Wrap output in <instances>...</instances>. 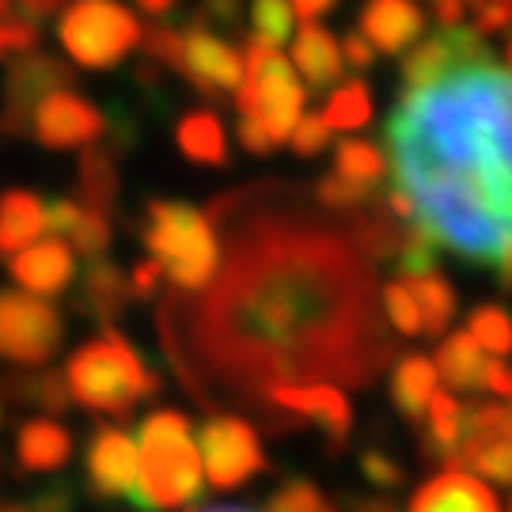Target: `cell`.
<instances>
[{"instance_id":"6da1fadb","label":"cell","mask_w":512,"mask_h":512,"mask_svg":"<svg viewBox=\"0 0 512 512\" xmlns=\"http://www.w3.org/2000/svg\"><path fill=\"white\" fill-rule=\"evenodd\" d=\"M224 266L198 304L171 296L164 342L186 387L209 403L228 391L262 410L274 384L338 380L365 387L391 361L368 258L327 224L243 190L213 202Z\"/></svg>"},{"instance_id":"7a4b0ae2","label":"cell","mask_w":512,"mask_h":512,"mask_svg":"<svg viewBox=\"0 0 512 512\" xmlns=\"http://www.w3.org/2000/svg\"><path fill=\"white\" fill-rule=\"evenodd\" d=\"M384 137L414 220L440 247L509 277V69L471 65L403 95Z\"/></svg>"},{"instance_id":"3957f363","label":"cell","mask_w":512,"mask_h":512,"mask_svg":"<svg viewBox=\"0 0 512 512\" xmlns=\"http://www.w3.org/2000/svg\"><path fill=\"white\" fill-rule=\"evenodd\" d=\"M141 440V475L137 490L129 494V505L137 512H160V509H183L202 501L205 475L198 448L190 440V421L179 410H160L137 425Z\"/></svg>"},{"instance_id":"277c9868","label":"cell","mask_w":512,"mask_h":512,"mask_svg":"<svg viewBox=\"0 0 512 512\" xmlns=\"http://www.w3.org/2000/svg\"><path fill=\"white\" fill-rule=\"evenodd\" d=\"M65 387H69V399L88 410L129 418L137 399H152L160 391V376L145 368L141 353L118 330L107 327L103 338L73 353V361L65 368Z\"/></svg>"},{"instance_id":"5b68a950","label":"cell","mask_w":512,"mask_h":512,"mask_svg":"<svg viewBox=\"0 0 512 512\" xmlns=\"http://www.w3.org/2000/svg\"><path fill=\"white\" fill-rule=\"evenodd\" d=\"M145 243L175 289L198 293L217 270V228L183 202H148Z\"/></svg>"},{"instance_id":"8992f818","label":"cell","mask_w":512,"mask_h":512,"mask_svg":"<svg viewBox=\"0 0 512 512\" xmlns=\"http://www.w3.org/2000/svg\"><path fill=\"white\" fill-rule=\"evenodd\" d=\"M236 107L239 118H251L262 126L270 145L289 141V133L304 114V92L293 76V65L258 38H251L243 50V80H239Z\"/></svg>"},{"instance_id":"52a82bcc","label":"cell","mask_w":512,"mask_h":512,"mask_svg":"<svg viewBox=\"0 0 512 512\" xmlns=\"http://www.w3.org/2000/svg\"><path fill=\"white\" fill-rule=\"evenodd\" d=\"M61 46L84 69H114L141 42V23L118 0H73L61 16Z\"/></svg>"},{"instance_id":"ba28073f","label":"cell","mask_w":512,"mask_h":512,"mask_svg":"<svg viewBox=\"0 0 512 512\" xmlns=\"http://www.w3.org/2000/svg\"><path fill=\"white\" fill-rule=\"evenodd\" d=\"M61 315L31 293H0V353L16 365H46L61 346Z\"/></svg>"},{"instance_id":"9c48e42d","label":"cell","mask_w":512,"mask_h":512,"mask_svg":"<svg viewBox=\"0 0 512 512\" xmlns=\"http://www.w3.org/2000/svg\"><path fill=\"white\" fill-rule=\"evenodd\" d=\"M198 459H202V475L217 490H236L266 463L255 429L243 418L205 421L202 437H198Z\"/></svg>"},{"instance_id":"30bf717a","label":"cell","mask_w":512,"mask_h":512,"mask_svg":"<svg viewBox=\"0 0 512 512\" xmlns=\"http://www.w3.org/2000/svg\"><path fill=\"white\" fill-rule=\"evenodd\" d=\"M73 88V69L65 61L50 54H31L19 57L8 69L4 80V110H0V133L8 137H23L31 129V110L46 99L50 92Z\"/></svg>"},{"instance_id":"8fae6325","label":"cell","mask_w":512,"mask_h":512,"mask_svg":"<svg viewBox=\"0 0 512 512\" xmlns=\"http://www.w3.org/2000/svg\"><path fill=\"white\" fill-rule=\"evenodd\" d=\"M494 54L490 46L482 42L478 31L471 27H448L437 38L421 42L414 54L403 61V95L425 92L429 84H437L444 76L459 73V69H471V65H490Z\"/></svg>"},{"instance_id":"7c38bea8","label":"cell","mask_w":512,"mask_h":512,"mask_svg":"<svg viewBox=\"0 0 512 512\" xmlns=\"http://www.w3.org/2000/svg\"><path fill=\"white\" fill-rule=\"evenodd\" d=\"M103 129H107L103 110L69 88L50 92L31 110V137L42 148H57V152L92 145Z\"/></svg>"},{"instance_id":"4fadbf2b","label":"cell","mask_w":512,"mask_h":512,"mask_svg":"<svg viewBox=\"0 0 512 512\" xmlns=\"http://www.w3.org/2000/svg\"><path fill=\"white\" fill-rule=\"evenodd\" d=\"M262 410L270 414L277 429L274 414H300V418L319 421L327 429V440L334 452H342V444L349 437V403L338 387L330 384H274L262 395Z\"/></svg>"},{"instance_id":"5bb4252c","label":"cell","mask_w":512,"mask_h":512,"mask_svg":"<svg viewBox=\"0 0 512 512\" xmlns=\"http://www.w3.org/2000/svg\"><path fill=\"white\" fill-rule=\"evenodd\" d=\"M179 73L198 88L202 95L224 99V95L239 88L243 80V57L236 46H228L224 38H217L213 31H205V23H190L183 35V61Z\"/></svg>"},{"instance_id":"9a60e30c","label":"cell","mask_w":512,"mask_h":512,"mask_svg":"<svg viewBox=\"0 0 512 512\" xmlns=\"http://www.w3.org/2000/svg\"><path fill=\"white\" fill-rule=\"evenodd\" d=\"M137 475H141V463H137V444L126 429H114L103 425L92 437L88 448V478H92V490L99 497H126L137 490Z\"/></svg>"},{"instance_id":"2e32d148","label":"cell","mask_w":512,"mask_h":512,"mask_svg":"<svg viewBox=\"0 0 512 512\" xmlns=\"http://www.w3.org/2000/svg\"><path fill=\"white\" fill-rule=\"evenodd\" d=\"M8 270H12V277L31 296H57L61 289H69V281L76 274V262H73V251L54 236V239H38L31 247L16 251Z\"/></svg>"},{"instance_id":"e0dca14e","label":"cell","mask_w":512,"mask_h":512,"mask_svg":"<svg viewBox=\"0 0 512 512\" xmlns=\"http://www.w3.org/2000/svg\"><path fill=\"white\" fill-rule=\"evenodd\" d=\"M425 31V12L414 0H368L361 12V38L384 54H403Z\"/></svg>"},{"instance_id":"ac0fdd59","label":"cell","mask_w":512,"mask_h":512,"mask_svg":"<svg viewBox=\"0 0 512 512\" xmlns=\"http://www.w3.org/2000/svg\"><path fill=\"white\" fill-rule=\"evenodd\" d=\"M410 512H501V505L490 486H482L467 471L448 467L414 494Z\"/></svg>"},{"instance_id":"d6986e66","label":"cell","mask_w":512,"mask_h":512,"mask_svg":"<svg viewBox=\"0 0 512 512\" xmlns=\"http://www.w3.org/2000/svg\"><path fill=\"white\" fill-rule=\"evenodd\" d=\"M73 456V433L61 421H23L16 433V459L23 471H57Z\"/></svg>"},{"instance_id":"ffe728a7","label":"cell","mask_w":512,"mask_h":512,"mask_svg":"<svg viewBox=\"0 0 512 512\" xmlns=\"http://www.w3.org/2000/svg\"><path fill=\"white\" fill-rule=\"evenodd\" d=\"M293 61L300 76L308 80V88L323 92L330 88L338 76H342V50H338V38L330 35L323 23L308 19L300 27V35L293 38Z\"/></svg>"},{"instance_id":"44dd1931","label":"cell","mask_w":512,"mask_h":512,"mask_svg":"<svg viewBox=\"0 0 512 512\" xmlns=\"http://www.w3.org/2000/svg\"><path fill=\"white\" fill-rule=\"evenodd\" d=\"M42 224V198L31 190H8L0 198V258L31 247Z\"/></svg>"},{"instance_id":"7402d4cb","label":"cell","mask_w":512,"mask_h":512,"mask_svg":"<svg viewBox=\"0 0 512 512\" xmlns=\"http://www.w3.org/2000/svg\"><path fill=\"white\" fill-rule=\"evenodd\" d=\"M486 353L467 330H456L452 338H444L437 349V372L456 387V391H478L486 384Z\"/></svg>"},{"instance_id":"603a6c76","label":"cell","mask_w":512,"mask_h":512,"mask_svg":"<svg viewBox=\"0 0 512 512\" xmlns=\"http://www.w3.org/2000/svg\"><path fill=\"white\" fill-rule=\"evenodd\" d=\"M126 300H129V281L122 277V270L103 262V258H95L92 266L84 270L76 308L88 311V315H99V319H114L118 311L126 308Z\"/></svg>"},{"instance_id":"cb8c5ba5","label":"cell","mask_w":512,"mask_h":512,"mask_svg":"<svg viewBox=\"0 0 512 512\" xmlns=\"http://www.w3.org/2000/svg\"><path fill=\"white\" fill-rule=\"evenodd\" d=\"M433 395H437V368L429 365L425 357H418V353L403 357L395 376H391V399L399 406V414L406 421H421Z\"/></svg>"},{"instance_id":"d4e9b609","label":"cell","mask_w":512,"mask_h":512,"mask_svg":"<svg viewBox=\"0 0 512 512\" xmlns=\"http://www.w3.org/2000/svg\"><path fill=\"white\" fill-rule=\"evenodd\" d=\"M175 137L194 164H228V141H224V129H220V118L213 110H190L175 129Z\"/></svg>"},{"instance_id":"484cf974","label":"cell","mask_w":512,"mask_h":512,"mask_svg":"<svg viewBox=\"0 0 512 512\" xmlns=\"http://www.w3.org/2000/svg\"><path fill=\"white\" fill-rule=\"evenodd\" d=\"M80 198L84 209L110 213V205L118 202V167L110 148L88 145L80 152Z\"/></svg>"},{"instance_id":"4316f807","label":"cell","mask_w":512,"mask_h":512,"mask_svg":"<svg viewBox=\"0 0 512 512\" xmlns=\"http://www.w3.org/2000/svg\"><path fill=\"white\" fill-rule=\"evenodd\" d=\"M403 285H406V293L414 296L421 334L437 338L440 330H448L452 315H456V293H452V285H448L444 277H437V274L410 277V281H403Z\"/></svg>"},{"instance_id":"83f0119b","label":"cell","mask_w":512,"mask_h":512,"mask_svg":"<svg viewBox=\"0 0 512 512\" xmlns=\"http://www.w3.org/2000/svg\"><path fill=\"white\" fill-rule=\"evenodd\" d=\"M429 433H425V456L429 459H452L459 448V440H463V418H467V410L459 399L452 395H433L429 399Z\"/></svg>"},{"instance_id":"f1b7e54d","label":"cell","mask_w":512,"mask_h":512,"mask_svg":"<svg viewBox=\"0 0 512 512\" xmlns=\"http://www.w3.org/2000/svg\"><path fill=\"white\" fill-rule=\"evenodd\" d=\"M346 239L365 258H391L403 243V228L391 220V213L380 209H361V217L346 224Z\"/></svg>"},{"instance_id":"f546056e","label":"cell","mask_w":512,"mask_h":512,"mask_svg":"<svg viewBox=\"0 0 512 512\" xmlns=\"http://www.w3.org/2000/svg\"><path fill=\"white\" fill-rule=\"evenodd\" d=\"M512 433V414L505 410L501 403H490V406H478L471 410L467 418H463V440H459L456 456L448 459V463H456L467 456V452H478V448H486V444H501V440H509Z\"/></svg>"},{"instance_id":"4dcf8cb0","label":"cell","mask_w":512,"mask_h":512,"mask_svg":"<svg viewBox=\"0 0 512 512\" xmlns=\"http://www.w3.org/2000/svg\"><path fill=\"white\" fill-rule=\"evenodd\" d=\"M334 175L353 186L372 190L387 175V160L380 156V148L365 145V141H342L334 152Z\"/></svg>"},{"instance_id":"1f68e13d","label":"cell","mask_w":512,"mask_h":512,"mask_svg":"<svg viewBox=\"0 0 512 512\" xmlns=\"http://www.w3.org/2000/svg\"><path fill=\"white\" fill-rule=\"evenodd\" d=\"M4 391L16 403H31L46 414H65L69 410V387L57 372H38V376H12Z\"/></svg>"},{"instance_id":"d6a6232c","label":"cell","mask_w":512,"mask_h":512,"mask_svg":"<svg viewBox=\"0 0 512 512\" xmlns=\"http://www.w3.org/2000/svg\"><path fill=\"white\" fill-rule=\"evenodd\" d=\"M323 122H327L330 133H334V129L368 126V122H372V95H368L365 84H361V80L342 84L338 92L330 95L327 110H323Z\"/></svg>"},{"instance_id":"836d02e7","label":"cell","mask_w":512,"mask_h":512,"mask_svg":"<svg viewBox=\"0 0 512 512\" xmlns=\"http://www.w3.org/2000/svg\"><path fill=\"white\" fill-rule=\"evenodd\" d=\"M437 255H440V243L437 236L414 220V228H406L403 232V243H399V251H395V262H399V274L410 281V277H425L437 270Z\"/></svg>"},{"instance_id":"e575fe53","label":"cell","mask_w":512,"mask_h":512,"mask_svg":"<svg viewBox=\"0 0 512 512\" xmlns=\"http://www.w3.org/2000/svg\"><path fill=\"white\" fill-rule=\"evenodd\" d=\"M251 27H255V38L266 42V46H281L293 35V8L289 0H255L251 4Z\"/></svg>"},{"instance_id":"d590c367","label":"cell","mask_w":512,"mask_h":512,"mask_svg":"<svg viewBox=\"0 0 512 512\" xmlns=\"http://www.w3.org/2000/svg\"><path fill=\"white\" fill-rule=\"evenodd\" d=\"M467 334H471L482 349L497 353V357L509 353V315H505V308H497V304H482V308L471 315Z\"/></svg>"},{"instance_id":"8d00e7d4","label":"cell","mask_w":512,"mask_h":512,"mask_svg":"<svg viewBox=\"0 0 512 512\" xmlns=\"http://www.w3.org/2000/svg\"><path fill=\"white\" fill-rule=\"evenodd\" d=\"M69 239L76 243V251L84 258H99L110 243V217L107 213H95V209H84L80 205V217H76Z\"/></svg>"},{"instance_id":"74e56055","label":"cell","mask_w":512,"mask_h":512,"mask_svg":"<svg viewBox=\"0 0 512 512\" xmlns=\"http://www.w3.org/2000/svg\"><path fill=\"white\" fill-rule=\"evenodd\" d=\"M459 467H475L482 478H490V482H501V486H505V482L512 478V444L509 440H501V444H486V448H478V452H467V456L459 459Z\"/></svg>"},{"instance_id":"f35d334b","label":"cell","mask_w":512,"mask_h":512,"mask_svg":"<svg viewBox=\"0 0 512 512\" xmlns=\"http://www.w3.org/2000/svg\"><path fill=\"white\" fill-rule=\"evenodd\" d=\"M266 512H330L323 494L304 482V478H293L289 486H281L274 497H270V509Z\"/></svg>"},{"instance_id":"ab89813d","label":"cell","mask_w":512,"mask_h":512,"mask_svg":"<svg viewBox=\"0 0 512 512\" xmlns=\"http://www.w3.org/2000/svg\"><path fill=\"white\" fill-rule=\"evenodd\" d=\"M145 54L152 57V65H167V69L179 73V61H183V35H179V27H171V23L148 27Z\"/></svg>"},{"instance_id":"60d3db41","label":"cell","mask_w":512,"mask_h":512,"mask_svg":"<svg viewBox=\"0 0 512 512\" xmlns=\"http://www.w3.org/2000/svg\"><path fill=\"white\" fill-rule=\"evenodd\" d=\"M384 308H387V319L399 327V334L406 338H414L421 334V323H418V308H414V296L406 293L403 281H395V285H387L384 293Z\"/></svg>"},{"instance_id":"b9f144b4","label":"cell","mask_w":512,"mask_h":512,"mask_svg":"<svg viewBox=\"0 0 512 512\" xmlns=\"http://www.w3.org/2000/svg\"><path fill=\"white\" fill-rule=\"evenodd\" d=\"M38 27L35 19H8L0 16V57H19L31 54L38 46Z\"/></svg>"},{"instance_id":"7bdbcfd3","label":"cell","mask_w":512,"mask_h":512,"mask_svg":"<svg viewBox=\"0 0 512 512\" xmlns=\"http://www.w3.org/2000/svg\"><path fill=\"white\" fill-rule=\"evenodd\" d=\"M315 198L323 209H334V213H346V209H357V205L368 202V190L365 186H353L346 179H323V183L315 186Z\"/></svg>"},{"instance_id":"ee69618b","label":"cell","mask_w":512,"mask_h":512,"mask_svg":"<svg viewBox=\"0 0 512 512\" xmlns=\"http://www.w3.org/2000/svg\"><path fill=\"white\" fill-rule=\"evenodd\" d=\"M289 141H293V148L300 156H315V152L330 148V129L323 122V114H300V122L293 126Z\"/></svg>"},{"instance_id":"f6af8a7d","label":"cell","mask_w":512,"mask_h":512,"mask_svg":"<svg viewBox=\"0 0 512 512\" xmlns=\"http://www.w3.org/2000/svg\"><path fill=\"white\" fill-rule=\"evenodd\" d=\"M361 471H365L368 482H376V486H384V490H395V486H403V467L395 463V459H387L384 452H365L361 456Z\"/></svg>"},{"instance_id":"bcb514c9","label":"cell","mask_w":512,"mask_h":512,"mask_svg":"<svg viewBox=\"0 0 512 512\" xmlns=\"http://www.w3.org/2000/svg\"><path fill=\"white\" fill-rule=\"evenodd\" d=\"M76 505V494L73 486H65V482H57V486H46L42 494H35L27 505H19L23 512H73Z\"/></svg>"},{"instance_id":"7dc6e473","label":"cell","mask_w":512,"mask_h":512,"mask_svg":"<svg viewBox=\"0 0 512 512\" xmlns=\"http://www.w3.org/2000/svg\"><path fill=\"white\" fill-rule=\"evenodd\" d=\"M76 217H80V205L69 198H54V202H42V224L54 232V236H69L73 232Z\"/></svg>"},{"instance_id":"c3c4849f","label":"cell","mask_w":512,"mask_h":512,"mask_svg":"<svg viewBox=\"0 0 512 512\" xmlns=\"http://www.w3.org/2000/svg\"><path fill=\"white\" fill-rule=\"evenodd\" d=\"M512 16V0H475V31H505Z\"/></svg>"},{"instance_id":"681fc988","label":"cell","mask_w":512,"mask_h":512,"mask_svg":"<svg viewBox=\"0 0 512 512\" xmlns=\"http://www.w3.org/2000/svg\"><path fill=\"white\" fill-rule=\"evenodd\" d=\"M198 19H209V27L239 31V0H202Z\"/></svg>"},{"instance_id":"f907efd6","label":"cell","mask_w":512,"mask_h":512,"mask_svg":"<svg viewBox=\"0 0 512 512\" xmlns=\"http://www.w3.org/2000/svg\"><path fill=\"white\" fill-rule=\"evenodd\" d=\"M160 262L156 258H145V262H137V270L129 277V293L137 296V300H148V296L156 293V285H160Z\"/></svg>"},{"instance_id":"816d5d0a","label":"cell","mask_w":512,"mask_h":512,"mask_svg":"<svg viewBox=\"0 0 512 512\" xmlns=\"http://www.w3.org/2000/svg\"><path fill=\"white\" fill-rule=\"evenodd\" d=\"M338 50H342V61H349L353 69H368L372 61H376V54H372V46H368L365 38L357 35V31H349L342 42H338Z\"/></svg>"},{"instance_id":"f5cc1de1","label":"cell","mask_w":512,"mask_h":512,"mask_svg":"<svg viewBox=\"0 0 512 512\" xmlns=\"http://www.w3.org/2000/svg\"><path fill=\"white\" fill-rule=\"evenodd\" d=\"M482 387H490V391H494V395H501V399L509 395L512 380H509V368H505V361H490V365H486V384H482Z\"/></svg>"},{"instance_id":"db71d44e","label":"cell","mask_w":512,"mask_h":512,"mask_svg":"<svg viewBox=\"0 0 512 512\" xmlns=\"http://www.w3.org/2000/svg\"><path fill=\"white\" fill-rule=\"evenodd\" d=\"M12 4H19L27 19H50V16H57V8H61L65 0H12Z\"/></svg>"},{"instance_id":"11a10c76","label":"cell","mask_w":512,"mask_h":512,"mask_svg":"<svg viewBox=\"0 0 512 512\" xmlns=\"http://www.w3.org/2000/svg\"><path fill=\"white\" fill-rule=\"evenodd\" d=\"M293 8L304 19H319L323 12H330V8H334V0H293Z\"/></svg>"},{"instance_id":"9f6ffc18","label":"cell","mask_w":512,"mask_h":512,"mask_svg":"<svg viewBox=\"0 0 512 512\" xmlns=\"http://www.w3.org/2000/svg\"><path fill=\"white\" fill-rule=\"evenodd\" d=\"M137 8L148 12V16H156V19H167L175 8H179V0H137Z\"/></svg>"},{"instance_id":"6f0895ef","label":"cell","mask_w":512,"mask_h":512,"mask_svg":"<svg viewBox=\"0 0 512 512\" xmlns=\"http://www.w3.org/2000/svg\"><path fill=\"white\" fill-rule=\"evenodd\" d=\"M12 12V0H0V16H8Z\"/></svg>"},{"instance_id":"680465c9","label":"cell","mask_w":512,"mask_h":512,"mask_svg":"<svg viewBox=\"0 0 512 512\" xmlns=\"http://www.w3.org/2000/svg\"><path fill=\"white\" fill-rule=\"evenodd\" d=\"M365 512H391V509H387V505H368Z\"/></svg>"},{"instance_id":"91938a15","label":"cell","mask_w":512,"mask_h":512,"mask_svg":"<svg viewBox=\"0 0 512 512\" xmlns=\"http://www.w3.org/2000/svg\"><path fill=\"white\" fill-rule=\"evenodd\" d=\"M205 512V509H202ZM209 512H243V509H209Z\"/></svg>"},{"instance_id":"94428289","label":"cell","mask_w":512,"mask_h":512,"mask_svg":"<svg viewBox=\"0 0 512 512\" xmlns=\"http://www.w3.org/2000/svg\"><path fill=\"white\" fill-rule=\"evenodd\" d=\"M429 4H433V0H429ZM459 4H475V0H459Z\"/></svg>"}]
</instances>
